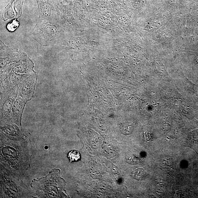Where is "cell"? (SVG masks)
<instances>
[{
    "label": "cell",
    "instance_id": "4",
    "mask_svg": "<svg viewBox=\"0 0 198 198\" xmlns=\"http://www.w3.org/2000/svg\"><path fill=\"white\" fill-rule=\"evenodd\" d=\"M60 30V26L57 23L43 18L37 23L31 35L40 44L47 46L57 42Z\"/></svg>",
    "mask_w": 198,
    "mask_h": 198
},
{
    "label": "cell",
    "instance_id": "11",
    "mask_svg": "<svg viewBox=\"0 0 198 198\" xmlns=\"http://www.w3.org/2000/svg\"><path fill=\"white\" fill-rule=\"evenodd\" d=\"M134 178L137 180H141L144 178L146 176V173L144 170L139 169L134 171L133 173Z\"/></svg>",
    "mask_w": 198,
    "mask_h": 198
},
{
    "label": "cell",
    "instance_id": "1",
    "mask_svg": "<svg viewBox=\"0 0 198 198\" xmlns=\"http://www.w3.org/2000/svg\"><path fill=\"white\" fill-rule=\"evenodd\" d=\"M32 155V145L28 135L22 131L14 135L1 132V166L9 172L22 178L30 166Z\"/></svg>",
    "mask_w": 198,
    "mask_h": 198
},
{
    "label": "cell",
    "instance_id": "13",
    "mask_svg": "<svg viewBox=\"0 0 198 198\" xmlns=\"http://www.w3.org/2000/svg\"><path fill=\"white\" fill-rule=\"evenodd\" d=\"M127 161H129V163L137 164L140 162V159L138 157L135 156L134 155H132L128 159Z\"/></svg>",
    "mask_w": 198,
    "mask_h": 198
},
{
    "label": "cell",
    "instance_id": "10",
    "mask_svg": "<svg viewBox=\"0 0 198 198\" xmlns=\"http://www.w3.org/2000/svg\"><path fill=\"white\" fill-rule=\"evenodd\" d=\"M68 157L70 161L77 162L80 159V154L79 151L76 150H72L69 152Z\"/></svg>",
    "mask_w": 198,
    "mask_h": 198
},
{
    "label": "cell",
    "instance_id": "2",
    "mask_svg": "<svg viewBox=\"0 0 198 198\" xmlns=\"http://www.w3.org/2000/svg\"><path fill=\"white\" fill-rule=\"evenodd\" d=\"M60 170H53L46 177L33 180L31 188L39 197H60L65 182L60 177Z\"/></svg>",
    "mask_w": 198,
    "mask_h": 198
},
{
    "label": "cell",
    "instance_id": "7",
    "mask_svg": "<svg viewBox=\"0 0 198 198\" xmlns=\"http://www.w3.org/2000/svg\"><path fill=\"white\" fill-rule=\"evenodd\" d=\"M24 0H12L4 9L2 18L5 20L21 17Z\"/></svg>",
    "mask_w": 198,
    "mask_h": 198
},
{
    "label": "cell",
    "instance_id": "6",
    "mask_svg": "<svg viewBox=\"0 0 198 198\" xmlns=\"http://www.w3.org/2000/svg\"><path fill=\"white\" fill-rule=\"evenodd\" d=\"M37 75H31L20 84L18 94L28 101L33 97L37 83Z\"/></svg>",
    "mask_w": 198,
    "mask_h": 198
},
{
    "label": "cell",
    "instance_id": "8",
    "mask_svg": "<svg viewBox=\"0 0 198 198\" xmlns=\"http://www.w3.org/2000/svg\"><path fill=\"white\" fill-rule=\"evenodd\" d=\"M28 101L20 95L18 96L14 101L12 110V122L21 127L22 116L25 106Z\"/></svg>",
    "mask_w": 198,
    "mask_h": 198
},
{
    "label": "cell",
    "instance_id": "5",
    "mask_svg": "<svg viewBox=\"0 0 198 198\" xmlns=\"http://www.w3.org/2000/svg\"><path fill=\"white\" fill-rule=\"evenodd\" d=\"M20 85L1 96V126L12 124V110L14 101L18 96Z\"/></svg>",
    "mask_w": 198,
    "mask_h": 198
},
{
    "label": "cell",
    "instance_id": "12",
    "mask_svg": "<svg viewBox=\"0 0 198 198\" xmlns=\"http://www.w3.org/2000/svg\"><path fill=\"white\" fill-rule=\"evenodd\" d=\"M19 26V23L16 20H14L6 26L7 30L10 32H13Z\"/></svg>",
    "mask_w": 198,
    "mask_h": 198
},
{
    "label": "cell",
    "instance_id": "9",
    "mask_svg": "<svg viewBox=\"0 0 198 198\" xmlns=\"http://www.w3.org/2000/svg\"><path fill=\"white\" fill-rule=\"evenodd\" d=\"M40 15L45 19L50 20V16L54 12V6L51 0H37Z\"/></svg>",
    "mask_w": 198,
    "mask_h": 198
},
{
    "label": "cell",
    "instance_id": "3",
    "mask_svg": "<svg viewBox=\"0 0 198 198\" xmlns=\"http://www.w3.org/2000/svg\"><path fill=\"white\" fill-rule=\"evenodd\" d=\"M1 184L6 197H26L29 196L30 191L21 178L11 173L1 166Z\"/></svg>",
    "mask_w": 198,
    "mask_h": 198
}]
</instances>
